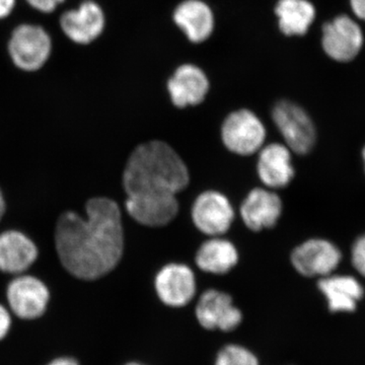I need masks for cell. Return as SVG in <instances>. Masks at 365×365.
Listing matches in <instances>:
<instances>
[{"mask_svg": "<svg viewBox=\"0 0 365 365\" xmlns=\"http://www.w3.org/2000/svg\"><path fill=\"white\" fill-rule=\"evenodd\" d=\"M86 218L74 211L59 216L55 245L62 266L74 277L97 280L116 268L124 249L119 205L107 197L86 204Z\"/></svg>", "mask_w": 365, "mask_h": 365, "instance_id": "obj_1", "label": "cell"}, {"mask_svg": "<svg viewBox=\"0 0 365 365\" xmlns=\"http://www.w3.org/2000/svg\"><path fill=\"white\" fill-rule=\"evenodd\" d=\"M188 184V169L169 144L158 140L141 144L125 167V207L140 225L163 227L176 217V194Z\"/></svg>", "mask_w": 365, "mask_h": 365, "instance_id": "obj_2", "label": "cell"}, {"mask_svg": "<svg viewBox=\"0 0 365 365\" xmlns=\"http://www.w3.org/2000/svg\"><path fill=\"white\" fill-rule=\"evenodd\" d=\"M54 46V38L47 26L37 21H21L9 34L6 54L19 71L38 73L49 63Z\"/></svg>", "mask_w": 365, "mask_h": 365, "instance_id": "obj_3", "label": "cell"}, {"mask_svg": "<svg viewBox=\"0 0 365 365\" xmlns=\"http://www.w3.org/2000/svg\"><path fill=\"white\" fill-rule=\"evenodd\" d=\"M57 28L71 44L88 47L103 37L108 19L104 7L97 0H81L56 14Z\"/></svg>", "mask_w": 365, "mask_h": 365, "instance_id": "obj_4", "label": "cell"}, {"mask_svg": "<svg viewBox=\"0 0 365 365\" xmlns=\"http://www.w3.org/2000/svg\"><path fill=\"white\" fill-rule=\"evenodd\" d=\"M194 314L199 327L207 332L232 333L244 322V313L232 295L217 289L205 290L199 297Z\"/></svg>", "mask_w": 365, "mask_h": 365, "instance_id": "obj_5", "label": "cell"}, {"mask_svg": "<svg viewBox=\"0 0 365 365\" xmlns=\"http://www.w3.org/2000/svg\"><path fill=\"white\" fill-rule=\"evenodd\" d=\"M272 117L290 150L307 155L313 150L317 140L313 120L300 106L283 100L274 106Z\"/></svg>", "mask_w": 365, "mask_h": 365, "instance_id": "obj_6", "label": "cell"}, {"mask_svg": "<svg viewBox=\"0 0 365 365\" xmlns=\"http://www.w3.org/2000/svg\"><path fill=\"white\" fill-rule=\"evenodd\" d=\"M223 143L240 155H253L265 141L266 130L253 112L242 109L228 115L222 128Z\"/></svg>", "mask_w": 365, "mask_h": 365, "instance_id": "obj_7", "label": "cell"}, {"mask_svg": "<svg viewBox=\"0 0 365 365\" xmlns=\"http://www.w3.org/2000/svg\"><path fill=\"white\" fill-rule=\"evenodd\" d=\"M364 45V34L356 21L341 14L324 24L322 46L331 59L349 62L359 55Z\"/></svg>", "mask_w": 365, "mask_h": 365, "instance_id": "obj_8", "label": "cell"}, {"mask_svg": "<svg viewBox=\"0 0 365 365\" xmlns=\"http://www.w3.org/2000/svg\"><path fill=\"white\" fill-rule=\"evenodd\" d=\"M155 289L158 299L165 307L182 309L195 299V275L188 266L169 264L155 276Z\"/></svg>", "mask_w": 365, "mask_h": 365, "instance_id": "obj_9", "label": "cell"}, {"mask_svg": "<svg viewBox=\"0 0 365 365\" xmlns=\"http://www.w3.org/2000/svg\"><path fill=\"white\" fill-rule=\"evenodd\" d=\"M7 300L11 311L23 319L40 318L47 309L50 292L45 283L31 275H21L9 284Z\"/></svg>", "mask_w": 365, "mask_h": 365, "instance_id": "obj_10", "label": "cell"}, {"mask_svg": "<svg viewBox=\"0 0 365 365\" xmlns=\"http://www.w3.org/2000/svg\"><path fill=\"white\" fill-rule=\"evenodd\" d=\"M342 260L340 250L326 240H309L294 250L292 263L304 277L331 275Z\"/></svg>", "mask_w": 365, "mask_h": 365, "instance_id": "obj_11", "label": "cell"}, {"mask_svg": "<svg viewBox=\"0 0 365 365\" xmlns=\"http://www.w3.org/2000/svg\"><path fill=\"white\" fill-rule=\"evenodd\" d=\"M234 218V208L227 197L218 192H204L196 199L192 208L194 225L203 234L212 237L225 234Z\"/></svg>", "mask_w": 365, "mask_h": 365, "instance_id": "obj_12", "label": "cell"}, {"mask_svg": "<svg viewBox=\"0 0 365 365\" xmlns=\"http://www.w3.org/2000/svg\"><path fill=\"white\" fill-rule=\"evenodd\" d=\"M167 86L173 104L177 108H186L201 104L210 85L200 67L186 63L177 67Z\"/></svg>", "mask_w": 365, "mask_h": 365, "instance_id": "obj_13", "label": "cell"}, {"mask_svg": "<svg viewBox=\"0 0 365 365\" xmlns=\"http://www.w3.org/2000/svg\"><path fill=\"white\" fill-rule=\"evenodd\" d=\"M173 20L193 44L209 39L215 30V14L202 0H184L175 9Z\"/></svg>", "mask_w": 365, "mask_h": 365, "instance_id": "obj_14", "label": "cell"}, {"mask_svg": "<svg viewBox=\"0 0 365 365\" xmlns=\"http://www.w3.org/2000/svg\"><path fill=\"white\" fill-rule=\"evenodd\" d=\"M318 287L332 314L353 313L364 297V288L349 275L325 276L319 280Z\"/></svg>", "mask_w": 365, "mask_h": 365, "instance_id": "obj_15", "label": "cell"}, {"mask_svg": "<svg viewBox=\"0 0 365 365\" xmlns=\"http://www.w3.org/2000/svg\"><path fill=\"white\" fill-rule=\"evenodd\" d=\"M37 258V246L23 232L7 230L0 235V271L2 272H25Z\"/></svg>", "mask_w": 365, "mask_h": 365, "instance_id": "obj_16", "label": "cell"}, {"mask_svg": "<svg viewBox=\"0 0 365 365\" xmlns=\"http://www.w3.org/2000/svg\"><path fill=\"white\" fill-rule=\"evenodd\" d=\"M281 212L282 202L279 197L260 188L250 192L241 206L242 220L254 232L273 227L279 220Z\"/></svg>", "mask_w": 365, "mask_h": 365, "instance_id": "obj_17", "label": "cell"}, {"mask_svg": "<svg viewBox=\"0 0 365 365\" xmlns=\"http://www.w3.org/2000/svg\"><path fill=\"white\" fill-rule=\"evenodd\" d=\"M258 174L261 181L270 188L287 186L294 176L288 148L278 143L263 148L259 155Z\"/></svg>", "mask_w": 365, "mask_h": 365, "instance_id": "obj_18", "label": "cell"}, {"mask_svg": "<svg viewBox=\"0 0 365 365\" xmlns=\"http://www.w3.org/2000/svg\"><path fill=\"white\" fill-rule=\"evenodd\" d=\"M274 13L280 32L287 37L306 35L316 19V7L309 0H278Z\"/></svg>", "mask_w": 365, "mask_h": 365, "instance_id": "obj_19", "label": "cell"}, {"mask_svg": "<svg viewBox=\"0 0 365 365\" xmlns=\"http://www.w3.org/2000/svg\"><path fill=\"white\" fill-rule=\"evenodd\" d=\"M239 255L232 242L212 239L204 242L196 255V264L204 272L222 275L237 265Z\"/></svg>", "mask_w": 365, "mask_h": 365, "instance_id": "obj_20", "label": "cell"}, {"mask_svg": "<svg viewBox=\"0 0 365 365\" xmlns=\"http://www.w3.org/2000/svg\"><path fill=\"white\" fill-rule=\"evenodd\" d=\"M212 365H262L260 357L248 346L230 342L218 348Z\"/></svg>", "mask_w": 365, "mask_h": 365, "instance_id": "obj_21", "label": "cell"}, {"mask_svg": "<svg viewBox=\"0 0 365 365\" xmlns=\"http://www.w3.org/2000/svg\"><path fill=\"white\" fill-rule=\"evenodd\" d=\"M29 9L43 16H54L66 6L67 0H21Z\"/></svg>", "mask_w": 365, "mask_h": 365, "instance_id": "obj_22", "label": "cell"}, {"mask_svg": "<svg viewBox=\"0 0 365 365\" xmlns=\"http://www.w3.org/2000/svg\"><path fill=\"white\" fill-rule=\"evenodd\" d=\"M352 264L355 270L365 277V235L359 237L353 244Z\"/></svg>", "mask_w": 365, "mask_h": 365, "instance_id": "obj_23", "label": "cell"}, {"mask_svg": "<svg viewBox=\"0 0 365 365\" xmlns=\"http://www.w3.org/2000/svg\"><path fill=\"white\" fill-rule=\"evenodd\" d=\"M20 0H0V23L9 20L16 13Z\"/></svg>", "mask_w": 365, "mask_h": 365, "instance_id": "obj_24", "label": "cell"}, {"mask_svg": "<svg viewBox=\"0 0 365 365\" xmlns=\"http://www.w3.org/2000/svg\"><path fill=\"white\" fill-rule=\"evenodd\" d=\"M11 317L9 311L0 304V340L4 339L11 330Z\"/></svg>", "mask_w": 365, "mask_h": 365, "instance_id": "obj_25", "label": "cell"}, {"mask_svg": "<svg viewBox=\"0 0 365 365\" xmlns=\"http://www.w3.org/2000/svg\"><path fill=\"white\" fill-rule=\"evenodd\" d=\"M350 6L355 16L365 21V0H350Z\"/></svg>", "mask_w": 365, "mask_h": 365, "instance_id": "obj_26", "label": "cell"}, {"mask_svg": "<svg viewBox=\"0 0 365 365\" xmlns=\"http://www.w3.org/2000/svg\"><path fill=\"white\" fill-rule=\"evenodd\" d=\"M47 365H79L76 359H71V357H60L52 360L49 364Z\"/></svg>", "mask_w": 365, "mask_h": 365, "instance_id": "obj_27", "label": "cell"}, {"mask_svg": "<svg viewBox=\"0 0 365 365\" xmlns=\"http://www.w3.org/2000/svg\"><path fill=\"white\" fill-rule=\"evenodd\" d=\"M4 213H6V201H4V196H2V193L0 192V220H1Z\"/></svg>", "mask_w": 365, "mask_h": 365, "instance_id": "obj_28", "label": "cell"}, {"mask_svg": "<svg viewBox=\"0 0 365 365\" xmlns=\"http://www.w3.org/2000/svg\"><path fill=\"white\" fill-rule=\"evenodd\" d=\"M123 365H150V364H145V362H143V361H129V362H127V364H125Z\"/></svg>", "mask_w": 365, "mask_h": 365, "instance_id": "obj_29", "label": "cell"}, {"mask_svg": "<svg viewBox=\"0 0 365 365\" xmlns=\"http://www.w3.org/2000/svg\"><path fill=\"white\" fill-rule=\"evenodd\" d=\"M362 158H364V165H365V146H364V150H362Z\"/></svg>", "mask_w": 365, "mask_h": 365, "instance_id": "obj_30", "label": "cell"}]
</instances>
